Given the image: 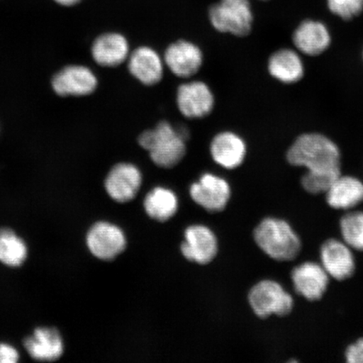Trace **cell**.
<instances>
[{"mask_svg": "<svg viewBox=\"0 0 363 363\" xmlns=\"http://www.w3.org/2000/svg\"><path fill=\"white\" fill-rule=\"evenodd\" d=\"M130 45L124 35L106 33L94 40L91 54L95 62L104 67H116L130 56Z\"/></svg>", "mask_w": 363, "mask_h": 363, "instance_id": "cell-18", "label": "cell"}, {"mask_svg": "<svg viewBox=\"0 0 363 363\" xmlns=\"http://www.w3.org/2000/svg\"><path fill=\"white\" fill-rule=\"evenodd\" d=\"M329 275L321 264L306 262L294 267L291 274L295 291L310 301L323 297L329 284Z\"/></svg>", "mask_w": 363, "mask_h": 363, "instance_id": "cell-12", "label": "cell"}, {"mask_svg": "<svg viewBox=\"0 0 363 363\" xmlns=\"http://www.w3.org/2000/svg\"><path fill=\"white\" fill-rule=\"evenodd\" d=\"M352 248L344 242L330 239L320 248L321 265L328 275L335 280H346L356 269Z\"/></svg>", "mask_w": 363, "mask_h": 363, "instance_id": "cell-15", "label": "cell"}, {"mask_svg": "<svg viewBox=\"0 0 363 363\" xmlns=\"http://www.w3.org/2000/svg\"><path fill=\"white\" fill-rule=\"evenodd\" d=\"M188 131L177 129L170 122H159L155 128L144 130L138 138L140 147L162 169H172L183 160L187 152Z\"/></svg>", "mask_w": 363, "mask_h": 363, "instance_id": "cell-2", "label": "cell"}, {"mask_svg": "<svg viewBox=\"0 0 363 363\" xmlns=\"http://www.w3.org/2000/svg\"><path fill=\"white\" fill-rule=\"evenodd\" d=\"M189 192L195 203L210 212L223 211L230 197L229 184L212 174L202 175L191 185Z\"/></svg>", "mask_w": 363, "mask_h": 363, "instance_id": "cell-11", "label": "cell"}, {"mask_svg": "<svg viewBox=\"0 0 363 363\" xmlns=\"http://www.w3.org/2000/svg\"><path fill=\"white\" fill-rule=\"evenodd\" d=\"M330 42L328 26L319 20L302 21L293 34L295 48L308 56H318L323 53L329 48Z\"/></svg>", "mask_w": 363, "mask_h": 363, "instance_id": "cell-16", "label": "cell"}, {"mask_svg": "<svg viewBox=\"0 0 363 363\" xmlns=\"http://www.w3.org/2000/svg\"><path fill=\"white\" fill-rule=\"evenodd\" d=\"M269 71L275 79L284 84H294L303 78V65L297 52L281 49L269 58Z\"/></svg>", "mask_w": 363, "mask_h": 363, "instance_id": "cell-21", "label": "cell"}, {"mask_svg": "<svg viewBox=\"0 0 363 363\" xmlns=\"http://www.w3.org/2000/svg\"><path fill=\"white\" fill-rule=\"evenodd\" d=\"M128 69L134 78L145 86L160 83L164 74V61L152 48L143 45L130 53Z\"/></svg>", "mask_w": 363, "mask_h": 363, "instance_id": "cell-14", "label": "cell"}, {"mask_svg": "<svg viewBox=\"0 0 363 363\" xmlns=\"http://www.w3.org/2000/svg\"><path fill=\"white\" fill-rule=\"evenodd\" d=\"M208 19L219 33L245 38L253 27L251 0H219L208 10Z\"/></svg>", "mask_w": 363, "mask_h": 363, "instance_id": "cell-4", "label": "cell"}, {"mask_svg": "<svg viewBox=\"0 0 363 363\" xmlns=\"http://www.w3.org/2000/svg\"><path fill=\"white\" fill-rule=\"evenodd\" d=\"M86 242L92 255L104 261L115 259L126 247L123 230L106 221H99L91 227Z\"/></svg>", "mask_w": 363, "mask_h": 363, "instance_id": "cell-7", "label": "cell"}, {"mask_svg": "<svg viewBox=\"0 0 363 363\" xmlns=\"http://www.w3.org/2000/svg\"><path fill=\"white\" fill-rule=\"evenodd\" d=\"M248 298L252 311L262 319L272 315H287L294 307L291 295L282 285L272 280H263L254 286Z\"/></svg>", "mask_w": 363, "mask_h": 363, "instance_id": "cell-5", "label": "cell"}, {"mask_svg": "<svg viewBox=\"0 0 363 363\" xmlns=\"http://www.w3.org/2000/svg\"><path fill=\"white\" fill-rule=\"evenodd\" d=\"M179 201L176 194L171 189L157 187L147 194L144 208L147 214L160 222H164L174 216L178 211Z\"/></svg>", "mask_w": 363, "mask_h": 363, "instance_id": "cell-22", "label": "cell"}, {"mask_svg": "<svg viewBox=\"0 0 363 363\" xmlns=\"http://www.w3.org/2000/svg\"><path fill=\"white\" fill-rule=\"evenodd\" d=\"M326 7L340 20L350 21L363 13V0H325Z\"/></svg>", "mask_w": 363, "mask_h": 363, "instance_id": "cell-25", "label": "cell"}, {"mask_svg": "<svg viewBox=\"0 0 363 363\" xmlns=\"http://www.w3.org/2000/svg\"><path fill=\"white\" fill-rule=\"evenodd\" d=\"M143 184V174L138 167L130 162L113 166L104 181V188L113 201L127 203L138 194Z\"/></svg>", "mask_w": 363, "mask_h": 363, "instance_id": "cell-9", "label": "cell"}, {"mask_svg": "<svg viewBox=\"0 0 363 363\" xmlns=\"http://www.w3.org/2000/svg\"><path fill=\"white\" fill-rule=\"evenodd\" d=\"M52 86L59 96H87L98 87V79L88 67L70 65L54 75Z\"/></svg>", "mask_w": 363, "mask_h": 363, "instance_id": "cell-8", "label": "cell"}, {"mask_svg": "<svg viewBox=\"0 0 363 363\" xmlns=\"http://www.w3.org/2000/svg\"><path fill=\"white\" fill-rule=\"evenodd\" d=\"M345 356L348 363H363V338L351 345Z\"/></svg>", "mask_w": 363, "mask_h": 363, "instance_id": "cell-27", "label": "cell"}, {"mask_svg": "<svg viewBox=\"0 0 363 363\" xmlns=\"http://www.w3.org/2000/svg\"><path fill=\"white\" fill-rule=\"evenodd\" d=\"M19 358V352L11 345L0 343V363H16Z\"/></svg>", "mask_w": 363, "mask_h": 363, "instance_id": "cell-28", "label": "cell"}, {"mask_svg": "<svg viewBox=\"0 0 363 363\" xmlns=\"http://www.w3.org/2000/svg\"><path fill=\"white\" fill-rule=\"evenodd\" d=\"M325 194L331 208L351 210L363 202V184L354 177L340 175Z\"/></svg>", "mask_w": 363, "mask_h": 363, "instance_id": "cell-20", "label": "cell"}, {"mask_svg": "<svg viewBox=\"0 0 363 363\" xmlns=\"http://www.w3.org/2000/svg\"><path fill=\"white\" fill-rule=\"evenodd\" d=\"M254 238L262 251L276 261H292L301 252L298 235L288 222L277 218L263 220L257 225Z\"/></svg>", "mask_w": 363, "mask_h": 363, "instance_id": "cell-3", "label": "cell"}, {"mask_svg": "<svg viewBox=\"0 0 363 363\" xmlns=\"http://www.w3.org/2000/svg\"><path fill=\"white\" fill-rule=\"evenodd\" d=\"M163 61L175 76L189 79L201 70L203 55L196 44L179 40L167 48Z\"/></svg>", "mask_w": 363, "mask_h": 363, "instance_id": "cell-10", "label": "cell"}, {"mask_svg": "<svg viewBox=\"0 0 363 363\" xmlns=\"http://www.w3.org/2000/svg\"><path fill=\"white\" fill-rule=\"evenodd\" d=\"M52 1L61 7L72 8L79 6L84 0H52Z\"/></svg>", "mask_w": 363, "mask_h": 363, "instance_id": "cell-29", "label": "cell"}, {"mask_svg": "<svg viewBox=\"0 0 363 363\" xmlns=\"http://www.w3.org/2000/svg\"><path fill=\"white\" fill-rule=\"evenodd\" d=\"M211 155L218 165L225 169H235L242 164L247 156V145L233 131H222L212 139Z\"/></svg>", "mask_w": 363, "mask_h": 363, "instance_id": "cell-17", "label": "cell"}, {"mask_svg": "<svg viewBox=\"0 0 363 363\" xmlns=\"http://www.w3.org/2000/svg\"><path fill=\"white\" fill-rule=\"evenodd\" d=\"M24 346L29 355L38 361H56L65 351L62 338L55 328H40L27 337Z\"/></svg>", "mask_w": 363, "mask_h": 363, "instance_id": "cell-19", "label": "cell"}, {"mask_svg": "<svg viewBox=\"0 0 363 363\" xmlns=\"http://www.w3.org/2000/svg\"><path fill=\"white\" fill-rule=\"evenodd\" d=\"M287 160L295 167L308 171L340 174V153L333 140L326 136L303 134L289 149Z\"/></svg>", "mask_w": 363, "mask_h": 363, "instance_id": "cell-1", "label": "cell"}, {"mask_svg": "<svg viewBox=\"0 0 363 363\" xmlns=\"http://www.w3.org/2000/svg\"><path fill=\"white\" fill-rule=\"evenodd\" d=\"M28 255V248L11 229L0 230V262L8 267H20Z\"/></svg>", "mask_w": 363, "mask_h": 363, "instance_id": "cell-23", "label": "cell"}, {"mask_svg": "<svg viewBox=\"0 0 363 363\" xmlns=\"http://www.w3.org/2000/svg\"><path fill=\"white\" fill-rule=\"evenodd\" d=\"M184 238L181 251L186 259L203 265L208 264L216 257L217 240L208 227L201 225L189 226L185 230Z\"/></svg>", "mask_w": 363, "mask_h": 363, "instance_id": "cell-13", "label": "cell"}, {"mask_svg": "<svg viewBox=\"0 0 363 363\" xmlns=\"http://www.w3.org/2000/svg\"><path fill=\"white\" fill-rule=\"evenodd\" d=\"M258 1L267 2V1H270V0H258Z\"/></svg>", "mask_w": 363, "mask_h": 363, "instance_id": "cell-30", "label": "cell"}, {"mask_svg": "<svg viewBox=\"0 0 363 363\" xmlns=\"http://www.w3.org/2000/svg\"><path fill=\"white\" fill-rule=\"evenodd\" d=\"M177 106L188 119H201L211 115L215 107V96L208 85L202 81L188 82L177 90Z\"/></svg>", "mask_w": 363, "mask_h": 363, "instance_id": "cell-6", "label": "cell"}, {"mask_svg": "<svg viewBox=\"0 0 363 363\" xmlns=\"http://www.w3.org/2000/svg\"><path fill=\"white\" fill-rule=\"evenodd\" d=\"M340 233L344 242L352 249L363 251V212L353 211L345 215L340 221Z\"/></svg>", "mask_w": 363, "mask_h": 363, "instance_id": "cell-24", "label": "cell"}, {"mask_svg": "<svg viewBox=\"0 0 363 363\" xmlns=\"http://www.w3.org/2000/svg\"><path fill=\"white\" fill-rule=\"evenodd\" d=\"M340 174H330V172H315L307 171L303 176L301 184L303 188L308 193L312 194H319L328 192L333 182L338 178Z\"/></svg>", "mask_w": 363, "mask_h": 363, "instance_id": "cell-26", "label": "cell"}]
</instances>
